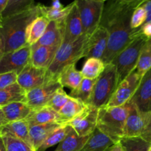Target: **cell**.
Instances as JSON below:
<instances>
[{"instance_id":"6da1fadb","label":"cell","mask_w":151,"mask_h":151,"mask_svg":"<svg viewBox=\"0 0 151 151\" xmlns=\"http://www.w3.org/2000/svg\"><path fill=\"white\" fill-rule=\"evenodd\" d=\"M107 1L100 22V26L107 29L109 35L107 49L102 58L106 65L111 63L135 38L131 21L133 12L137 8L131 4L111 0Z\"/></svg>"},{"instance_id":"7a4b0ae2","label":"cell","mask_w":151,"mask_h":151,"mask_svg":"<svg viewBox=\"0 0 151 151\" xmlns=\"http://www.w3.org/2000/svg\"><path fill=\"white\" fill-rule=\"evenodd\" d=\"M40 15L38 4L22 13L2 19L0 27V38L4 53L15 51L27 45L26 32L32 20Z\"/></svg>"},{"instance_id":"3957f363","label":"cell","mask_w":151,"mask_h":151,"mask_svg":"<svg viewBox=\"0 0 151 151\" xmlns=\"http://www.w3.org/2000/svg\"><path fill=\"white\" fill-rule=\"evenodd\" d=\"M88 35H83L72 43H62L47 71V83L58 81L59 75L67 66L75 64L85 56Z\"/></svg>"},{"instance_id":"277c9868","label":"cell","mask_w":151,"mask_h":151,"mask_svg":"<svg viewBox=\"0 0 151 151\" xmlns=\"http://www.w3.org/2000/svg\"><path fill=\"white\" fill-rule=\"evenodd\" d=\"M128 102L122 106H105L99 109L97 128L114 142L124 137V128L128 113Z\"/></svg>"},{"instance_id":"5b68a950","label":"cell","mask_w":151,"mask_h":151,"mask_svg":"<svg viewBox=\"0 0 151 151\" xmlns=\"http://www.w3.org/2000/svg\"><path fill=\"white\" fill-rule=\"evenodd\" d=\"M118 86L119 79L116 66L113 63H109L96 80L92 94L87 105L98 109L106 106Z\"/></svg>"},{"instance_id":"8992f818","label":"cell","mask_w":151,"mask_h":151,"mask_svg":"<svg viewBox=\"0 0 151 151\" xmlns=\"http://www.w3.org/2000/svg\"><path fill=\"white\" fill-rule=\"evenodd\" d=\"M147 38L137 35L132 41L111 61L116 68L119 84L137 69L142 49Z\"/></svg>"},{"instance_id":"52a82bcc","label":"cell","mask_w":151,"mask_h":151,"mask_svg":"<svg viewBox=\"0 0 151 151\" xmlns=\"http://www.w3.org/2000/svg\"><path fill=\"white\" fill-rule=\"evenodd\" d=\"M79 11L84 35H90L100 27L106 1L75 0Z\"/></svg>"},{"instance_id":"ba28073f","label":"cell","mask_w":151,"mask_h":151,"mask_svg":"<svg viewBox=\"0 0 151 151\" xmlns=\"http://www.w3.org/2000/svg\"><path fill=\"white\" fill-rule=\"evenodd\" d=\"M31 47H24L15 51L4 53L0 60V74L16 72L19 75L29 63H30Z\"/></svg>"},{"instance_id":"9c48e42d","label":"cell","mask_w":151,"mask_h":151,"mask_svg":"<svg viewBox=\"0 0 151 151\" xmlns=\"http://www.w3.org/2000/svg\"><path fill=\"white\" fill-rule=\"evenodd\" d=\"M142 78V75L136 69L131 72L119 84L107 106H122L129 102L138 88Z\"/></svg>"},{"instance_id":"30bf717a","label":"cell","mask_w":151,"mask_h":151,"mask_svg":"<svg viewBox=\"0 0 151 151\" xmlns=\"http://www.w3.org/2000/svg\"><path fill=\"white\" fill-rule=\"evenodd\" d=\"M63 88L58 81H51L26 93V103L32 109L47 106L56 91Z\"/></svg>"},{"instance_id":"8fae6325","label":"cell","mask_w":151,"mask_h":151,"mask_svg":"<svg viewBox=\"0 0 151 151\" xmlns=\"http://www.w3.org/2000/svg\"><path fill=\"white\" fill-rule=\"evenodd\" d=\"M99 109L87 105L85 110L78 116L69 121L66 125H69L80 137L91 136L97 128Z\"/></svg>"},{"instance_id":"7c38bea8","label":"cell","mask_w":151,"mask_h":151,"mask_svg":"<svg viewBox=\"0 0 151 151\" xmlns=\"http://www.w3.org/2000/svg\"><path fill=\"white\" fill-rule=\"evenodd\" d=\"M128 113L124 128V137H141L146 123L148 114L142 113L131 100L128 102Z\"/></svg>"},{"instance_id":"4fadbf2b","label":"cell","mask_w":151,"mask_h":151,"mask_svg":"<svg viewBox=\"0 0 151 151\" xmlns=\"http://www.w3.org/2000/svg\"><path fill=\"white\" fill-rule=\"evenodd\" d=\"M47 69L35 67L29 63L18 75L17 83L27 93L47 83Z\"/></svg>"},{"instance_id":"5bb4252c","label":"cell","mask_w":151,"mask_h":151,"mask_svg":"<svg viewBox=\"0 0 151 151\" xmlns=\"http://www.w3.org/2000/svg\"><path fill=\"white\" fill-rule=\"evenodd\" d=\"M109 38V35L107 29L100 25L91 35H88L84 58L102 59L107 49Z\"/></svg>"},{"instance_id":"9a60e30c","label":"cell","mask_w":151,"mask_h":151,"mask_svg":"<svg viewBox=\"0 0 151 151\" xmlns=\"http://www.w3.org/2000/svg\"><path fill=\"white\" fill-rule=\"evenodd\" d=\"M64 22L63 21H51L45 32L41 38L31 47V50L41 47H60L63 43L64 32Z\"/></svg>"},{"instance_id":"2e32d148","label":"cell","mask_w":151,"mask_h":151,"mask_svg":"<svg viewBox=\"0 0 151 151\" xmlns=\"http://www.w3.org/2000/svg\"><path fill=\"white\" fill-rule=\"evenodd\" d=\"M83 35V24L76 3L74 1L72 10L66 16L64 22L63 43H72Z\"/></svg>"},{"instance_id":"e0dca14e","label":"cell","mask_w":151,"mask_h":151,"mask_svg":"<svg viewBox=\"0 0 151 151\" xmlns=\"http://www.w3.org/2000/svg\"><path fill=\"white\" fill-rule=\"evenodd\" d=\"M131 100L142 113L151 112V69L143 76Z\"/></svg>"},{"instance_id":"ac0fdd59","label":"cell","mask_w":151,"mask_h":151,"mask_svg":"<svg viewBox=\"0 0 151 151\" xmlns=\"http://www.w3.org/2000/svg\"><path fill=\"white\" fill-rule=\"evenodd\" d=\"M29 124L27 120L7 122L0 127V137H10L18 139L24 142L32 148L29 139Z\"/></svg>"},{"instance_id":"d6986e66","label":"cell","mask_w":151,"mask_h":151,"mask_svg":"<svg viewBox=\"0 0 151 151\" xmlns=\"http://www.w3.org/2000/svg\"><path fill=\"white\" fill-rule=\"evenodd\" d=\"M26 120L27 121L29 126L49 123H58L61 125V117L59 112L56 111L48 106L36 110H32L31 114Z\"/></svg>"},{"instance_id":"ffe728a7","label":"cell","mask_w":151,"mask_h":151,"mask_svg":"<svg viewBox=\"0 0 151 151\" xmlns=\"http://www.w3.org/2000/svg\"><path fill=\"white\" fill-rule=\"evenodd\" d=\"M60 47H41L32 50L30 64L42 69H48Z\"/></svg>"},{"instance_id":"44dd1931","label":"cell","mask_w":151,"mask_h":151,"mask_svg":"<svg viewBox=\"0 0 151 151\" xmlns=\"http://www.w3.org/2000/svg\"><path fill=\"white\" fill-rule=\"evenodd\" d=\"M61 125H63L58 123H49L29 126V139L34 150H38L49 135Z\"/></svg>"},{"instance_id":"7402d4cb","label":"cell","mask_w":151,"mask_h":151,"mask_svg":"<svg viewBox=\"0 0 151 151\" xmlns=\"http://www.w3.org/2000/svg\"><path fill=\"white\" fill-rule=\"evenodd\" d=\"M8 122L26 120L32 109L24 102H15L1 108Z\"/></svg>"},{"instance_id":"603a6c76","label":"cell","mask_w":151,"mask_h":151,"mask_svg":"<svg viewBox=\"0 0 151 151\" xmlns=\"http://www.w3.org/2000/svg\"><path fill=\"white\" fill-rule=\"evenodd\" d=\"M50 21L43 16H38L28 25L26 32L27 44L30 47L38 42L42 37Z\"/></svg>"},{"instance_id":"cb8c5ba5","label":"cell","mask_w":151,"mask_h":151,"mask_svg":"<svg viewBox=\"0 0 151 151\" xmlns=\"http://www.w3.org/2000/svg\"><path fill=\"white\" fill-rule=\"evenodd\" d=\"M15 102L26 103V91L17 82L0 90V108Z\"/></svg>"},{"instance_id":"d4e9b609","label":"cell","mask_w":151,"mask_h":151,"mask_svg":"<svg viewBox=\"0 0 151 151\" xmlns=\"http://www.w3.org/2000/svg\"><path fill=\"white\" fill-rule=\"evenodd\" d=\"M114 143L115 142L97 128L79 151H105Z\"/></svg>"},{"instance_id":"484cf974","label":"cell","mask_w":151,"mask_h":151,"mask_svg":"<svg viewBox=\"0 0 151 151\" xmlns=\"http://www.w3.org/2000/svg\"><path fill=\"white\" fill-rule=\"evenodd\" d=\"M86 107L87 104L84 103L83 102L70 97L67 103L59 111L60 117H61L60 124L66 125L69 121L82 113Z\"/></svg>"},{"instance_id":"4316f807","label":"cell","mask_w":151,"mask_h":151,"mask_svg":"<svg viewBox=\"0 0 151 151\" xmlns=\"http://www.w3.org/2000/svg\"><path fill=\"white\" fill-rule=\"evenodd\" d=\"M89 137L90 136L80 137L75 130L71 128L67 135L59 143L55 151H79L85 145Z\"/></svg>"},{"instance_id":"83f0119b","label":"cell","mask_w":151,"mask_h":151,"mask_svg":"<svg viewBox=\"0 0 151 151\" xmlns=\"http://www.w3.org/2000/svg\"><path fill=\"white\" fill-rule=\"evenodd\" d=\"M83 78L81 71H78L75 64H73L65 68L59 75L58 80L62 86L68 87L72 90L79 86Z\"/></svg>"},{"instance_id":"f1b7e54d","label":"cell","mask_w":151,"mask_h":151,"mask_svg":"<svg viewBox=\"0 0 151 151\" xmlns=\"http://www.w3.org/2000/svg\"><path fill=\"white\" fill-rule=\"evenodd\" d=\"M106 66L102 59L90 58L86 59L81 72L84 78L97 79L103 72Z\"/></svg>"},{"instance_id":"f546056e","label":"cell","mask_w":151,"mask_h":151,"mask_svg":"<svg viewBox=\"0 0 151 151\" xmlns=\"http://www.w3.org/2000/svg\"><path fill=\"white\" fill-rule=\"evenodd\" d=\"M97 79L83 78L78 87L71 91L70 96L72 98L78 99L87 104L92 94L94 86Z\"/></svg>"},{"instance_id":"4dcf8cb0","label":"cell","mask_w":151,"mask_h":151,"mask_svg":"<svg viewBox=\"0 0 151 151\" xmlns=\"http://www.w3.org/2000/svg\"><path fill=\"white\" fill-rule=\"evenodd\" d=\"M74 5V1L71 4H68L67 6L64 7L62 9H55L52 8V7H47L38 3L39 7L40 15L44 16L47 19L51 21H63L65 20L66 16L72 10Z\"/></svg>"},{"instance_id":"1f68e13d","label":"cell","mask_w":151,"mask_h":151,"mask_svg":"<svg viewBox=\"0 0 151 151\" xmlns=\"http://www.w3.org/2000/svg\"><path fill=\"white\" fill-rule=\"evenodd\" d=\"M71 127L66 125H63L58 128L49 135L37 151H45L47 149L59 144L66 137Z\"/></svg>"},{"instance_id":"d6a6232c","label":"cell","mask_w":151,"mask_h":151,"mask_svg":"<svg viewBox=\"0 0 151 151\" xmlns=\"http://www.w3.org/2000/svg\"><path fill=\"white\" fill-rule=\"evenodd\" d=\"M151 69V38L147 40L142 49L136 70L144 76Z\"/></svg>"},{"instance_id":"836d02e7","label":"cell","mask_w":151,"mask_h":151,"mask_svg":"<svg viewBox=\"0 0 151 151\" xmlns=\"http://www.w3.org/2000/svg\"><path fill=\"white\" fill-rule=\"evenodd\" d=\"M35 0H10L2 13V19L22 13L35 5Z\"/></svg>"},{"instance_id":"e575fe53","label":"cell","mask_w":151,"mask_h":151,"mask_svg":"<svg viewBox=\"0 0 151 151\" xmlns=\"http://www.w3.org/2000/svg\"><path fill=\"white\" fill-rule=\"evenodd\" d=\"M125 151H148L151 143L138 137H123L119 140Z\"/></svg>"},{"instance_id":"d590c367","label":"cell","mask_w":151,"mask_h":151,"mask_svg":"<svg viewBox=\"0 0 151 151\" xmlns=\"http://www.w3.org/2000/svg\"><path fill=\"white\" fill-rule=\"evenodd\" d=\"M7 151H35L24 142L10 137H2Z\"/></svg>"},{"instance_id":"8d00e7d4","label":"cell","mask_w":151,"mask_h":151,"mask_svg":"<svg viewBox=\"0 0 151 151\" xmlns=\"http://www.w3.org/2000/svg\"><path fill=\"white\" fill-rule=\"evenodd\" d=\"M69 98H70V96L66 94L63 88H60L56 91L47 106L52 108L56 111L59 112L67 103Z\"/></svg>"},{"instance_id":"74e56055","label":"cell","mask_w":151,"mask_h":151,"mask_svg":"<svg viewBox=\"0 0 151 151\" xmlns=\"http://www.w3.org/2000/svg\"><path fill=\"white\" fill-rule=\"evenodd\" d=\"M146 20L147 11L143 6H139L133 12L131 21V28L134 30H137L145 23Z\"/></svg>"},{"instance_id":"f35d334b","label":"cell","mask_w":151,"mask_h":151,"mask_svg":"<svg viewBox=\"0 0 151 151\" xmlns=\"http://www.w3.org/2000/svg\"><path fill=\"white\" fill-rule=\"evenodd\" d=\"M18 74L16 72L0 74V90L17 82Z\"/></svg>"},{"instance_id":"ab89813d","label":"cell","mask_w":151,"mask_h":151,"mask_svg":"<svg viewBox=\"0 0 151 151\" xmlns=\"http://www.w3.org/2000/svg\"><path fill=\"white\" fill-rule=\"evenodd\" d=\"M134 31V37L137 35H141L147 39L151 38V23H145L139 29Z\"/></svg>"},{"instance_id":"60d3db41","label":"cell","mask_w":151,"mask_h":151,"mask_svg":"<svg viewBox=\"0 0 151 151\" xmlns=\"http://www.w3.org/2000/svg\"><path fill=\"white\" fill-rule=\"evenodd\" d=\"M141 137L148 142L151 143V112L148 114L147 123H146L145 128L144 131L142 134Z\"/></svg>"},{"instance_id":"b9f144b4","label":"cell","mask_w":151,"mask_h":151,"mask_svg":"<svg viewBox=\"0 0 151 151\" xmlns=\"http://www.w3.org/2000/svg\"><path fill=\"white\" fill-rule=\"evenodd\" d=\"M142 6H143L147 11V20L145 23H151V0H145Z\"/></svg>"},{"instance_id":"7bdbcfd3","label":"cell","mask_w":151,"mask_h":151,"mask_svg":"<svg viewBox=\"0 0 151 151\" xmlns=\"http://www.w3.org/2000/svg\"><path fill=\"white\" fill-rule=\"evenodd\" d=\"M108 1H109V0H108ZM111 1H117V2L123 3V4H131V5H133L134 6V7H137L142 4V3L144 2L145 0H111Z\"/></svg>"},{"instance_id":"ee69618b","label":"cell","mask_w":151,"mask_h":151,"mask_svg":"<svg viewBox=\"0 0 151 151\" xmlns=\"http://www.w3.org/2000/svg\"><path fill=\"white\" fill-rule=\"evenodd\" d=\"M105 151H125V149H124L123 146L122 145L120 142L119 141L109 146Z\"/></svg>"},{"instance_id":"f6af8a7d","label":"cell","mask_w":151,"mask_h":151,"mask_svg":"<svg viewBox=\"0 0 151 151\" xmlns=\"http://www.w3.org/2000/svg\"><path fill=\"white\" fill-rule=\"evenodd\" d=\"M9 1L10 0H0V17L1 18H2V13L7 7Z\"/></svg>"},{"instance_id":"bcb514c9","label":"cell","mask_w":151,"mask_h":151,"mask_svg":"<svg viewBox=\"0 0 151 151\" xmlns=\"http://www.w3.org/2000/svg\"><path fill=\"white\" fill-rule=\"evenodd\" d=\"M52 8H55V9H62L63 8V4H61L60 0H52V3H51V6Z\"/></svg>"},{"instance_id":"7dc6e473","label":"cell","mask_w":151,"mask_h":151,"mask_svg":"<svg viewBox=\"0 0 151 151\" xmlns=\"http://www.w3.org/2000/svg\"><path fill=\"white\" fill-rule=\"evenodd\" d=\"M7 119H6L5 116H4V113H3L2 110L1 109V108H0V127L2 126V125H5V124L7 123Z\"/></svg>"},{"instance_id":"c3c4849f","label":"cell","mask_w":151,"mask_h":151,"mask_svg":"<svg viewBox=\"0 0 151 151\" xmlns=\"http://www.w3.org/2000/svg\"><path fill=\"white\" fill-rule=\"evenodd\" d=\"M0 151H7L2 137H0Z\"/></svg>"},{"instance_id":"681fc988","label":"cell","mask_w":151,"mask_h":151,"mask_svg":"<svg viewBox=\"0 0 151 151\" xmlns=\"http://www.w3.org/2000/svg\"><path fill=\"white\" fill-rule=\"evenodd\" d=\"M3 55H4V49H3V45L2 42H1V40L0 38V60L2 58Z\"/></svg>"},{"instance_id":"f907efd6","label":"cell","mask_w":151,"mask_h":151,"mask_svg":"<svg viewBox=\"0 0 151 151\" xmlns=\"http://www.w3.org/2000/svg\"><path fill=\"white\" fill-rule=\"evenodd\" d=\"M1 23H2V18L0 17V27L1 26Z\"/></svg>"},{"instance_id":"816d5d0a","label":"cell","mask_w":151,"mask_h":151,"mask_svg":"<svg viewBox=\"0 0 151 151\" xmlns=\"http://www.w3.org/2000/svg\"><path fill=\"white\" fill-rule=\"evenodd\" d=\"M96 1H106V0H96Z\"/></svg>"},{"instance_id":"f5cc1de1","label":"cell","mask_w":151,"mask_h":151,"mask_svg":"<svg viewBox=\"0 0 151 151\" xmlns=\"http://www.w3.org/2000/svg\"><path fill=\"white\" fill-rule=\"evenodd\" d=\"M148 151H151V145H150V148H149V150H148Z\"/></svg>"},{"instance_id":"db71d44e","label":"cell","mask_w":151,"mask_h":151,"mask_svg":"<svg viewBox=\"0 0 151 151\" xmlns=\"http://www.w3.org/2000/svg\"><path fill=\"white\" fill-rule=\"evenodd\" d=\"M108 1V0H106V1Z\"/></svg>"}]
</instances>
